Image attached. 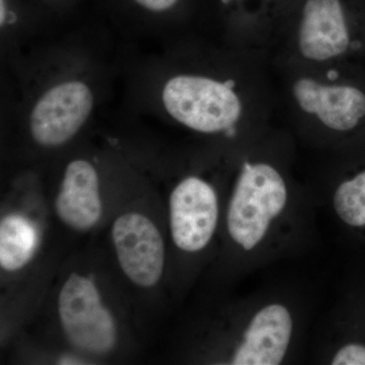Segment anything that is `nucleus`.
<instances>
[{
	"mask_svg": "<svg viewBox=\"0 0 365 365\" xmlns=\"http://www.w3.org/2000/svg\"><path fill=\"white\" fill-rule=\"evenodd\" d=\"M54 205L60 220L73 230L86 232L97 225L103 203L100 177L93 163L76 158L67 163Z\"/></svg>",
	"mask_w": 365,
	"mask_h": 365,
	"instance_id": "12",
	"label": "nucleus"
},
{
	"mask_svg": "<svg viewBox=\"0 0 365 365\" xmlns=\"http://www.w3.org/2000/svg\"><path fill=\"white\" fill-rule=\"evenodd\" d=\"M279 123L313 153L365 136V71L360 62L271 59Z\"/></svg>",
	"mask_w": 365,
	"mask_h": 365,
	"instance_id": "3",
	"label": "nucleus"
},
{
	"mask_svg": "<svg viewBox=\"0 0 365 365\" xmlns=\"http://www.w3.org/2000/svg\"><path fill=\"white\" fill-rule=\"evenodd\" d=\"M290 1L201 0L197 33L227 47L270 55Z\"/></svg>",
	"mask_w": 365,
	"mask_h": 365,
	"instance_id": "7",
	"label": "nucleus"
},
{
	"mask_svg": "<svg viewBox=\"0 0 365 365\" xmlns=\"http://www.w3.org/2000/svg\"><path fill=\"white\" fill-rule=\"evenodd\" d=\"M37 227L28 218L9 215L0 225V265L6 271H18L32 259L38 247Z\"/></svg>",
	"mask_w": 365,
	"mask_h": 365,
	"instance_id": "14",
	"label": "nucleus"
},
{
	"mask_svg": "<svg viewBox=\"0 0 365 365\" xmlns=\"http://www.w3.org/2000/svg\"><path fill=\"white\" fill-rule=\"evenodd\" d=\"M170 227L178 249L190 255L208 248L220 220V196L215 182L189 173L170 192Z\"/></svg>",
	"mask_w": 365,
	"mask_h": 365,
	"instance_id": "9",
	"label": "nucleus"
},
{
	"mask_svg": "<svg viewBox=\"0 0 365 365\" xmlns=\"http://www.w3.org/2000/svg\"><path fill=\"white\" fill-rule=\"evenodd\" d=\"M365 56V6L360 0H292L271 59L304 63L359 62Z\"/></svg>",
	"mask_w": 365,
	"mask_h": 365,
	"instance_id": "4",
	"label": "nucleus"
},
{
	"mask_svg": "<svg viewBox=\"0 0 365 365\" xmlns=\"http://www.w3.org/2000/svg\"><path fill=\"white\" fill-rule=\"evenodd\" d=\"M139 23L176 33L178 39L196 33L201 0H111Z\"/></svg>",
	"mask_w": 365,
	"mask_h": 365,
	"instance_id": "13",
	"label": "nucleus"
},
{
	"mask_svg": "<svg viewBox=\"0 0 365 365\" xmlns=\"http://www.w3.org/2000/svg\"><path fill=\"white\" fill-rule=\"evenodd\" d=\"M88 71H66L36 88L21 118L36 145L58 148L71 143L93 118L102 101L98 78Z\"/></svg>",
	"mask_w": 365,
	"mask_h": 365,
	"instance_id": "5",
	"label": "nucleus"
},
{
	"mask_svg": "<svg viewBox=\"0 0 365 365\" xmlns=\"http://www.w3.org/2000/svg\"><path fill=\"white\" fill-rule=\"evenodd\" d=\"M58 314L67 339L78 349L105 354L116 346V323L90 278L69 276L59 294Z\"/></svg>",
	"mask_w": 365,
	"mask_h": 365,
	"instance_id": "10",
	"label": "nucleus"
},
{
	"mask_svg": "<svg viewBox=\"0 0 365 365\" xmlns=\"http://www.w3.org/2000/svg\"><path fill=\"white\" fill-rule=\"evenodd\" d=\"M111 234L125 275L138 287H155L165 260V242L155 223L140 213H125L113 222Z\"/></svg>",
	"mask_w": 365,
	"mask_h": 365,
	"instance_id": "11",
	"label": "nucleus"
},
{
	"mask_svg": "<svg viewBox=\"0 0 365 365\" xmlns=\"http://www.w3.org/2000/svg\"><path fill=\"white\" fill-rule=\"evenodd\" d=\"M316 176L307 185L353 256L365 258V136L337 150L314 153Z\"/></svg>",
	"mask_w": 365,
	"mask_h": 365,
	"instance_id": "6",
	"label": "nucleus"
},
{
	"mask_svg": "<svg viewBox=\"0 0 365 365\" xmlns=\"http://www.w3.org/2000/svg\"><path fill=\"white\" fill-rule=\"evenodd\" d=\"M37 13H60L73 6L78 0H28Z\"/></svg>",
	"mask_w": 365,
	"mask_h": 365,
	"instance_id": "15",
	"label": "nucleus"
},
{
	"mask_svg": "<svg viewBox=\"0 0 365 365\" xmlns=\"http://www.w3.org/2000/svg\"><path fill=\"white\" fill-rule=\"evenodd\" d=\"M153 91L160 116L225 148L279 123L270 55L235 49L199 34L178 39Z\"/></svg>",
	"mask_w": 365,
	"mask_h": 365,
	"instance_id": "1",
	"label": "nucleus"
},
{
	"mask_svg": "<svg viewBox=\"0 0 365 365\" xmlns=\"http://www.w3.org/2000/svg\"><path fill=\"white\" fill-rule=\"evenodd\" d=\"M299 148L275 123L232 150L225 228L244 272L294 256L314 240L316 203L297 179Z\"/></svg>",
	"mask_w": 365,
	"mask_h": 365,
	"instance_id": "2",
	"label": "nucleus"
},
{
	"mask_svg": "<svg viewBox=\"0 0 365 365\" xmlns=\"http://www.w3.org/2000/svg\"><path fill=\"white\" fill-rule=\"evenodd\" d=\"M354 259L321 332L318 359L324 364L365 365V258Z\"/></svg>",
	"mask_w": 365,
	"mask_h": 365,
	"instance_id": "8",
	"label": "nucleus"
}]
</instances>
